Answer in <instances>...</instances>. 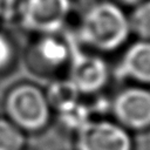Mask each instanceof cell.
I'll use <instances>...</instances> for the list:
<instances>
[{"instance_id": "5b68a950", "label": "cell", "mask_w": 150, "mask_h": 150, "mask_svg": "<svg viewBox=\"0 0 150 150\" xmlns=\"http://www.w3.org/2000/svg\"><path fill=\"white\" fill-rule=\"evenodd\" d=\"M76 150H131L124 127L108 120H90L75 132Z\"/></svg>"}, {"instance_id": "4fadbf2b", "label": "cell", "mask_w": 150, "mask_h": 150, "mask_svg": "<svg viewBox=\"0 0 150 150\" xmlns=\"http://www.w3.org/2000/svg\"><path fill=\"white\" fill-rule=\"evenodd\" d=\"M14 45L9 38L0 32V73L6 70L14 60Z\"/></svg>"}, {"instance_id": "5bb4252c", "label": "cell", "mask_w": 150, "mask_h": 150, "mask_svg": "<svg viewBox=\"0 0 150 150\" xmlns=\"http://www.w3.org/2000/svg\"><path fill=\"white\" fill-rule=\"evenodd\" d=\"M117 4H121V5H132V6H137L138 4H141L142 1L144 0H116Z\"/></svg>"}, {"instance_id": "30bf717a", "label": "cell", "mask_w": 150, "mask_h": 150, "mask_svg": "<svg viewBox=\"0 0 150 150\" xmlns=\"http://www.w3.org/2000/svg\"><path fill=\"white\" fill-rule=\"evenodd\" d=\"M57 115L62 125L74 132H77L84 124H87L90 120H93L90 118L91 112L88 109V107L82 104L80 101L68 107L67 109L57 112Z\"/></svg>"}, {"instance_id": "8fae6325", "label": "cell", "mask_w": 150, "mask_h": 150, "mask_svg": "<svg viewBox=\"0 0 150 150\" xmlns=\"http://www.w3.org/2000/svg\"><path fill=\"white\" fill-rule=\"evenodd\" d=\"M25 143V132L8 118L0 117V150H22Z\"/></svg>"}, {"instance_id": "9c48e42d", "label": "cell", "mask_w": 150, "mask_h": 150, "mask_svg": "<svg viewBox=\"0 0 150 150\" xmlns=\"http://www.w3.org/2000/svg\"><path fill=\"white\" fill-rule=\"evenodd\" d=\"M45 94L50 109L56 112H60L76 103L81 95L68 79L53 82Z\"/></svg>"}, {"instance_id": "52a82bcc", "label": "cell", "mask_w": 150, "mask_h": 150, "mask_svg": "<svg viewBox=\"0 0 150 150\" xmlns=\"http://www.w3.org/2000/svg\"><path fill=\"white\" fill-rule=\"evenodd\" d=\"M30 59L36 70L56 71L63 66H68L70 59V46L67 38L60 39L56 34L40 35L35 41Z\"/></svg>"}, {"instance_id": "277c9868", "label": "cell", "mask_w": 150, "mask_h": 150, "mask_svg": "<svg viewBox=\"0 0 150 150\" xmlns=\"http://www.w3.org/2000/svg\"><path fill=\"white\" fill-rule=\"evenodd\" d=\"M70 46V59L68 62V80L82 95H89L101 90L109 80V68L105 61L96 54L81 49L75 34H68Z\"/></svg>"}, {"instance_id": "3957f363", "label": "cell", "mask_w": 150, "mask_h": 150, "mask_svg": "<svg viewBox=\"0 0 150 150\" xmlns=\"http://www.w3.org/2000/svg\"><path fill=\"white\" fill-rule=\"evenodd\" d=\"M73 9L71 0H21L19 23L40 35L57 34L64 27Z\"/></svg>"}, {"instance_id": "7c38bea8", "label": "cell", "mask_w": 150, "mask_h": 150, "mask_svg": "<svg viewBox=\"0 0 150 150\" xmlns=\"http://www.w3.org/2000/svg\"><path fill=\"white\" fill-rule=\"evenodd\" d=\"M130 28L143 40H150V0L138 4L129 18Z\"/></svg>"}, {"instance_id": "9a60e30c", "label": "cell", "mask_w": 150, "mask_h": 150, "mask_svg": "<svg viewBox=\"0 0 150 150\" xmlns=\"http://www.w3.org/2000/svg\"><path fill=\"white\" fill-rule=\"evenodd\" d=\"M0 19H1V6H0Z\"/></svg>"}, {"instance_id": "7a4b0ae2", "label": "cell", "mask_w": 150, "mask_h": 150, "mask_svg": "<svg viewBox=\"0 0 150 150\" xmlns=\"http://www.w3.org/2000/svg\"><path fill=\"white\" fill-rule=\"evenodd\" d=\"M7 118L23 132H36L47 127L52 109L43 90L30 83L13 87L5 98Z\"/></svg>"}, {"instance_id": "6da1fadb", "label": "cell", "mask_w": 150, "mask_h": 150, "mask_svg": "<svg viewBox=\"0 0 150 150\" xmlns=\"http://www.w3.org/2000/svg\"><path fill=\"white\" fill-rule=\"evenodd\" d=\"M131 32L129 18L117 2L98 1L83 13L76 40L81 46L97 52H111L120 48Z\"/></svg>"}, {"instance_id": "8992f818", "label": "cell", "mask_w": 150, "mask_h": 150, "mask_svg": "<svg viewBox=\"0 0 150 150\" xmlns=\"http://www.w3.org/2000/svg\"><path fill=\"white\" fill-rule=\"evenodd\" d=\"M111 110L117 123L125 129H145L150 127V91L127 88L115 96Z\"/></svg>"}, {"instance_id": "ba28073f", "label": "cell", "mask_w": 150, "mask_h": 150, "mask_svg": "<svg viewBox=\"0 0 150 150\" xmlns=\"http://www.w3.org/2000/svg\"><path fill=\"white\" fill-rule=\"evenodd\" d=\"M115 73L120 80L150 83V40L132 43L123 54Z\"/></svg>"}]
</instances>
